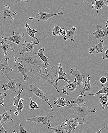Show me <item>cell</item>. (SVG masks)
<instances>
[{
  "label": "cell",
  "mask_w": 108,
  "mask_h": 133,
  "mask_svg": "<svg viewBox=\"0 0 108 133\" xmlns=\"http://www.w3.org/2000/svg\"><path fill=\"white\" fill-rule=\"evenodd\" d=\"M27 71L32 73L37 76L43 84L47 83L53 87L57 92H60L55 82V80L56 79V77L57 75V71L54 69L51 65L46 66H44L36 70H32Z\"/></svg>",
  "instance_id": "1"
},
{
  "label": "cell",
  "mask_w": 108,
  "mask_h": 133,
  "mask_svg": "<svg viewBox=\"0 0 108 133\" xmlns=\"http://www.w3.org/2000/svg\"><path fill=\"white\" fill-rule=\"evenodd\" d=\"M38 56H30L28 55H24L20 57L14 56L13 57L18 59L21 62L26 69V70H36L45 65L44 62L38 58Z\"/></svg>",
  "instance_id": "2"
},
{
  "label": "cell",
  "mask_w": 108,
  "mask_h": 133,
  "mask_svg": "<svg viewBox=\"0 0 108 133\" xmlns=\"http://www.w3.org/2000/svg\"><path fill=\"white\" fill-rule=\"evenodd\" d=\"M68 107L73 110V111L75 112L80 117L82 118L83 121H85V119L88 114L90 112L94 113L97 112V110L94 108H89L85 105L76 106L71 104Z\"/></svg>",
  "instance_id": "3"
},
{
  "label": "cell",
  "mask_w": 108,
  "mask_h": 133,
  "mask_svg": "<svg viewBox=\"0 0 108 133\" xmlns=\"http://www.w3.org/2000/svg\"><path fill=\"white\" fill-rule=\"evenodd\" d=\"M28 85L30 89V91L32 92L37 97L45 101L46 103L50 107L51 110L52 112H54V110H53V108L51 105L49 100L47 98V97L45 96V94L44 93V92L34 85H32L30 84Z\"/></svg>",
  "instance_id": "4"
},
{
  "label": "cell",
  "mask_w": 108,
  "mask_h": 133,
  "mask_svg": "<svg viewBox=\"0 0 108 133\" xmlns=\"http://www.w3.org/2000/svg\"><path fill=\"white\" fill-rule=\"evenodd\" d=\"M85 124V122L80 123L78 118L73 117L69 120L66 119L64 122L67 133H71L72 130H74L79 125Z\"/></svg>",
  "instance_id": "5"
},
{
  "label": "cell",
  "mask_w": 108,
  "mask_h": 133,
  "mask_svg": "<svg viewBox=\"0 0 108 133\" xmlns=\"http://www.w3.org/2000/svg\"><path fill=\"white\" fill-rule=\"evenodd\" d=\"M54 115L52 116H34L32 118H29L26 120V122L31 121L34 124L38 123L44 124L48 127H51V122L49 119L54 117Z\"/></svg>",
  "instance_id": "6"
},
{
  "label": "cell",
  "mask_w": 108,
  "mask_h": 133,
  "mask_svg": "<svg viewBox=\"0 0 108 133\" xmlns=\"http://www.w3.org/2000/svg\"><path fill=\"white\" fill-rule=\"evenodd\" d=\"M59 14H61L62 16H64L63 11H61L60 12L56 14H50L45 12H40L35 17H29L28 19L32 21L33 19H36L38 21H44L46 22L51 17Z\"/></svg>",
  "instance_id": "7"
},
{
  "label": "cell",
  "mask_w": 108,
  "mask_h": 133,
  "mask_svg": "<svg viewBox=\"0 0 108 133\" xmlns=\"http://www.w3.org/2000/svg\"><path fill=\"white\" fill-rule=\"evenodd\" d=\"M0 14L4 19L8 18L13 21V16L16 15L17 12L10 9L9 6L5 5L3 8L0 9Z\"/></svg>",
  "instance_id": "8"
},
{
  "label": "cell",
  "mask_w": 108,
  "mask_h": 133,
  "mask_svg": "<svg viewBox=\"0 0 108 133\" xmlns=\"http://www.w3.org/2000/svg\"><path fill=\"white\" fill-rule=\"evenodd\" d=\"M74 78L75 79L73 82H70L64 86L61 87L59 86V87H62V91L63 94L69 95L72 92L76 91L77 87V85H79V84L78 83H76V79L75 78Z\"/></svg>",
  "instance_id": "9"
},
{
  "label": "cell",
  "mask_w": 108,
  "mask_h": 133,
  "mask_svg": "<svg viewBox=\"0 0 108 133\" xmlns=\"http://www.w3.org/2000/svg\"><path fill=\"white\" fill-rule=\"evenodd\" d=\"M10 58L7 57L3 63H0V74H3L6 76L7 78L9 80L8 74L10 72H12L13 69L10 68L8 65V62Z\"/></svg>",
  "instance_id": "10"
},
{
  "label": "cell",
  "mask_w": 108,
  "mask_h": 133,
  "mask_svg": "<svg viewBox=\"0 0 108 133\" xmlns=\"http://www.w3.org/2000/svg\"><path fill=\"white\" fill-rule=\"evenodd\" d=\"M12 35L9 37H5L2 36L1 38L4 39L5 41H9L12 42L17 45H19L21 41V38L24 36L25 34L16 33L13 31Z\"/></svg>",
  "instance_id": "11"
},
{
  "label": "cell",
  "mask_w": 108,
  "mask_h": 133,
  "mask_svg": "<svg viewBox=\"0 0 108 133\" xmlns=\"http://www.w3.org/2000/svg\"><path fill=\"white\" fill-rule=\"evenodd\" d=\"M39 44H40L39 41L37 42H33V41H32L31 43H29V42H27V41L25 40L22 44L23 48L20 52V55L24 54L25 53L27 52H33L35 45Z\"/></svg>",
  "instance_id": "12"
},
{
  "label": "cell",
  "mask_w": 108,
  "mask_h": 133,
  "mask_svg": "<svg viewBox=\"0 0 108 133\" xmlns=\"http://www.w3.org/2000/svg\"><path fill=\"white\" fill-rule=\"evenodd\" d=\"M12 108L9 112H7L5 110H0V122L3 124H6L9 122H14V121L11 117Z\"/></svg>",
  "instance_id": "13"
},
{
  "label": "cell",
  "mask_w": 108,
  "mask_h": 133,
  "mask_svg": "<svg viewBox=\"0 0 108 133\" xmlns=\"http://www.w3.org/2000/svg\"><path fill=\"white\" fill-rule=\"evenodd\" d=\"M17 85V83L15 82V80L11 78L9 79L8 83L4 84L2 86V88L4 90H9L17 94L18 89Z\"/></svg>",
  "instance_id": "14"
},
{
  "label": "cell",
  "mask_w": 108,
  "mask_h": 133,
  "mask_svg": "<svg viewBox=\"0 0 108 133\" xmlns=\"http://www.w3.org/2000/svg\"><path fill=\"white\" fill-rule=\"evenodd\" d=\"M96 28L97 29L96 31L92 33L96 39H100L108 36V30H104L102 25H97Z\"/></svg>",
  "instance_id": "15"
},
{
  "label": "cell",
  "mask_w": 108,
  "mask_h": 133,
  "mask_svg": "<svg viewBox=\"0 0 108 133\" xmlns=\"http://www.w3.org/2000/svg\"><path fill=\"white\" fill-rule=\"evenodd\" d=\"M104 43V41L103 40H100L97 44L90 48L89 50V53L90 54H97L102 53L103 50L104 49L103 46Z\"/></svg>",
  "instance_id": "16"
},
{
  "label": "cell",
  "mask_w": 108,
  "mask_h": 133,
  "mask_svg": "<svg viewBox=\"0 0 108 133\" xmlns=\"http://www.w3.org/2000/svg\"><path fill=\"white\" fill-rule=\"evenodd\" d=\"M14 62L15 63V66L16 68V71L17 72L20 73L22 74L24 77V81H27L28 79V76L27 74V70L25 68L24 66L21 63L19 62L17 59H15Z\"/></svg>",
  "instance_id": "17"
},
{
  "label": "cell",
  "mask_w": 108,
  "mask_h": 133,
  "mask_svg": "<svg viewBox=\"0 0 108 133\" xmlns=\"http://www.w3.org/2000/svg\"><path fill=\"white\" fill-rule=\"evenodd\" d=\"M70 73L71 75L74 76V78L76 79L77 81H78L79 85H84V84L83 83V80L85 78V76L82 75L79 70L75 68H72L71 69Z\"/></svg>",
  "instance_id": "18"
},
{
  "label": "cell",
  "mask_w": 108,
  "mask_h": 133,
  "mask_svg": "<svg viewBox=\"0 0 108 133\" xmlns=\"http://www.w3.org/2000/svg\"><path fill=\"white\" fill-rule=\"evenodd\" d=\"M104 4L108 6L107 0H94V4L92 7V9L96 10L97 13L98 14L99 11L103 8Z\"/></svg>",
  "instance_id": "19"
},
{
  "label": "cell",
  "mask_w": 108,
  "mask_h": 133,
  "mask_svg": "<svg viewBox=\"0 0 108 133\" xmlns=\"http://www.w3.org/2000/svg\"><path fill=\"white\" fill-rule=\"evenodd\" d=\"M57 66H58V68H59V72L58 73V77L55 81V84H56V85L57 86V82H58V81L60 80H64L67 82V84H69V83L71 82V81L67 80L66 78H64V76L66 75V73L63 72V66L62 64L61 63H59L57 64Z\"/></svg>",
  "instance_id": "20"
},
{
  "label": "cell",
  "mask_w": 108,
  "mask_h": 133,
  "mask_svg": "<svg viewBox=\"0 0 108 133\" xmlns=\"http://www.w3.org/2000/svg\"><path fill=\"white\" fill-rule=\"evenodd\" d=\"M5 41H6L5 42L1 41L0 42L1 45L0 46V48L4 52V57L6 56L9 52L14 51V49L13 47L12 44L5 43Z\"/></svg>",
  "instance_id": "21"
},
{
  "label": "cell",
  "mask_w": 108,
  "mask_h": 133,
  "mask_svg": "<svg viewBox=\"0 0 108 133\" xmlns=\"http://www.w3.org/2000/svg\"><path fill=\"white\" fill-rule=\"evenodd\" d=\"M45 51V49L44 48H41L39 49L37 53L33 52L34 54L38 55L39 56L41 60L44 62L45 64V66H46L48 65H51L49 64V62H48V59L49 57L46 56L44 54V52Z\"/></svg>",
  "instance_id": "22"
},
{
  "label": "cell",
  "mask_w": 108,
  "mask_h": 133,
  "mask_svg": "<svg viewBox=\"0 0 108 133\" xmlns=\"http://www.w3.org/2000/svg\"><path fill=\"white\" fill-rule=\"evenodd\" d=\"M54 105H56L57 107H64L65 106L68 107L71 104V101L66 100L63 97H60L57 99L54 102Z\"/></svg>",
  "instance_id": "23"
},
{
  "label": "cell",
  "mask_w": 108,
  "mask_h": 133,
  "mask_svg": "<svg viewBox=\"0 0 108 133\" xmlns=\"http://www.w3.org/2000/svg\"><path fill=\"white\" fill-rule=\"evenodd\" d=\"M90 78H91V77L89 75L88 76L87 81H85V78H84V80L85 81V84L84 85L83 89L81 92L80 95L83 96L85 92H89L92 93V89H91V85L90 82Z\"/></svg>",
  "instance_id": "24"
},
{
  "label": "cell",
  "mask_w": 108,
  "mask_h": 133,
  "mask_svg": "<svg viewBox=\"0 0 108 133\" xmlns=\"http://www.w3.org/2000/svg\"><path fill=\"white\" fill-rule=\"evenodd\" d=\"M48 129L53 130L54 131V133H67L64 122H63L62 124H59L58 125L54 127H48Z\"/></svg>",
  "instance_id": "25"
},
{
  "label": "cell",
  "mask_w": 108,
  "mask_h": 133,
  "mask_svg": "<svg viewBox=\"0 0 108 133\" xmlns=\"http://www.w3.org/2000/svg\"><path fill=\"white\" fill-rule=\"evenodd\" d=\"M76 30V28L74 27H72L71 29L69 30H66V34L64 37L63 39L65 41L69 40L72 42L75 41L74 39V35L75 31Z\"/></svg>",
  "instance_id": "26"
},
{
  "label": "cell",
  "mask_w": 108,
  "mask_h": 133,
  "mask_svg": "<svg viewBox=\"0 0 108 133\" xmlns=\"http://www.w3.org/2000/svg\"><path fill=\"white\" fill-rule=\"evenodd\" d=\"M25 28L27 30V33L26 34H28L29 36H30V37H32L35 41L36 40V41H38V42L39 41L38 39L35 36V34L37 32V30L35 29H31L28 23H27L25 24Z\"/></svg>",
  "instance_id": "27"
},
{
  "label": "cell",
  "mask_w": 108,
  "mask_h": 133,
  "mask_svg": "<svg viewBox=\"0 0 108 133\" xmlns=\"http://www.w3.org/2000/svg\"><path fill=\"white\" fill-rule=\"evenodd\" d=\"M21 84V83H19V84H18V89L19 94H18V95L17 96H16V97H15L13 98V105L12 107H13L14 106H18L19 102H20V100L21 94V93L22 92L23 90H24V88L23 87H22L21 90H20V87Z\"/></svg>",
  "instance_id": "28"
},
{
  "label": "cell",
  "mask_w": 108,
  "mask_h": 133,
  "mask_svg": "<svg viewBox=\"0 0 108 133\" xmlns=\"http://www.w3.org/2000/svg\"><path fill=\"white\" fill-rule=\"evenodd\" d=\"M100 102L102 105V109L104 110L108 106V93L104 96H100Z\"/></svg>",
  "instance_id": "29"
},
{
  "label": "cell",
  "mask_w": 108,
  "mask_h": 133,
  "mask_svg": "<svg viewBox=\"0 0 108 133\" xmlns=\"http://www.w3.org/2000/svg\"><path fill=\"white\" fill-rule=\"evenodd\" d=\"M71 102V104H76L78 106L83 105H85V99L83 97V96L80 95L76 99L72 100Z\"/></svg>",
  "instance_id": "30"
},
{
  "label": "cell",
  "mask_w": 108,
  "mask_h": 133,
  "mask_svg": "<svg viewBox=\"0 0 108 133\" xmlns=\"http://www.w3.org/2000/svg\"><path fill=\"white\" fill-rule=\"evenodd\" d=\"M107 93H108V87L105 86L104 85V84H102V88L97 92L94 94H87L86 95H84L83 96L86 97V96H88V95L96 96V95H98V94H107Z\"/></svg>",
  "instance_id": "31"
},
{
  "label": "cell",
  "mask_w": 108,
  "mask_h": 133,
  "mask_svg": "<svg viewBox=\"0 0 108 133\" xmlns=\"http://www.w3.org/2000/svg\"><path fill=\"white\" fill-rule=\"evenodd\" d=\"M24 99L23 98H21L18 104V106H17V109L16 110H15V112H14V114L16 116H18L19 113L21 112H22V110L24 108V105L22 102L24 101Z\"/></svg>",
  "instance_id": "32"
},
{
  "label": "cell",
  "mask_w": 108,
  "mask_h": 133,
  "mask_svg": "<svg viewBox=\"0 0 108 133\" xmlns=\"http://www.w3.org/2000/svg\"><path fill=\"white\" fill-rule=\"evenodd\" d=\"M61 27L58 25H55L54 28L52 29V37H55L61 35L60 33V30L61 29Z\"/></svg>",
  "instance_id": "33"
},
{
  "label": "cell",
  "mask_w": 108,
  "mask_h": 133,
  "mask_svg": "<svg viewBox=\"0 0 108 133\" xmlns=\"http://www.w3.org/2000/svg\"><path fill=\"white\" fill-rule=\"evenodd\" d=\"M29 99L30 101L29 108L31 110H34L36 109H39V107L38 105V103H36L35 102L33 101L31 99V97L30 96H29Z\"/></svg>",
  "instance_id": "34"
},
{
  "label": "cell",
  "mask_w": 108,
  "mask_h": 133,
  "mask_svg": "<svg viewBox=\"0 0 108 133\" xmlns=\"http://www.w3.org/2000/svg\"><path fill=\"white\" fill-rule=\"evenodd\" d=\"M6 96H7V94L6 93H2L0 92V105H1L2 106H4V98Z\"/></svg>",
  "instance_id": "35"
},
{
  "label": "cell",
  "mask_w": 108,
  "mask_h": 133,
  "mask_svg": "<svg viewBox=\"0 0 108 133\" xmlns=\"http://www.w3.org/2000/svg\"><path fill=\"white\" fill-rule=\"evenodd\" d=\"M99 81L102 84H104L107 82V78L105 76H103L100 78Z\"/></svg>",
  "instance_id": "36"
},
{
  "label": "cell",
  "mask_w": 108,
  "mask_h": 133,
  "mask_svg": "<svg viewBox=\"0 0 108 133\" xmlns=\"http://www.w3.org/2000/svg\"><path fill=\"white\" fill-rule=\"evenodd\" d=\"M0 133H7L5 128L2 126V123L0 122Z\"/></svg>",
  "instance_id": "37"
},
{
  "label": "cell",
  "mask_w": 108,
  "mask_h": 133,
  "mask_svg": "<svg viewBox=\"0 0 108 133\" xmlns=\"http://www.w3.org/2000/svg\"><path fill=\"white\" fill-rule=\"evenodd\" d=\"M20 133H27V131L22 126V125L20 124Z\"/></svg>",
  "instance_id": "38"
},
{
  "label": "cell",
  "mask_w": 108,
  "mask_h": 133,
  "mask_svg": "<svg viewBox=\"0 0 108 133\" xmlns=\"http://www.w3.org/2000/svg\"><path fill=\"white\" fill-rule=\"evenodd\" d=\"M60 33L61 35H62L64 37L66 34V30H65L64 28L61 27V29L60 30Z\"/></svg>",
  "instance_id": "39"
},
{
  "label": "cell",
  "mask_w": 108,
  "mask_h": 133,
  "mask_svg": "<svg viewBox=\"0 0 108 133\" xmlns=\"http://www.w3.org/2000/svg\"><path fill=\"white\" fill-rule=\"evenodd\" d=\"M102 59L104 60H106L108 59V48L106 50L105 52L104 56H102Z\"/></svg>",
  "instance_id": "40"
},
{
  "label": "cell",
  "mask_w": 108,
  "mask_h": 133,
  "mask_svg": "<svg viewBox=\"0 0 108 133\" xmlns=\"http://www.w3.org/2000/svg\"><path fill=\"white\" fill-rule=\"evenodd\" d=\"M84 2V3H89L93 5L94 4V0H81Z\"/></svg>",
  "instance_id": "41"
},
{
  "label": "cell",
  "mask_w": 108,
  "mask_h": 133,
  "mask_svg": "<svg viewBox=\"0 0 108 133\" xmlns=\"http://www.w3.org/2000/svg\"><path fill=\"white\" fill-rule=\"evenodd\" d=\"M107 127V126H105L103 127H102V129H100V130H99L98 132H97L95 133H100L103 130L106 129Z\"/></svg>",
  "instance_id": "42"
},
{
  "label": "cell",
  "mask_w": 108,
  "mask_h": 133,
  "mask_svg": "<svg viewBox=\"0 0 108 133\" xmlns=\"http://www.w3.org/2000/svg\"><path fill=\"white\" fill-rule=\"evenodd\" d=\"M18 1H24V2H28V0H18Z\"/></svg>",
  "instance_id": "43"
},
{
  "label": "cell",
  "mask_w": 108,
  "mask_h": 133,
  "mask_svg": "<svg viewBox=\"0 0 108 133\" xmlns=\"http://www.w3.org/2000/svg\"><path fill=\"white\" fill-rule=\"evenodd\" d=\"M105 26L107 28V30H108V20L107 21V22L105 23Z\"/></svg>",
  "instance_id": "44"
},
{
  "label": "cell",
  "mask_w": 108,
  "mask_h": 133,
  "mask_svg": "<svg viewBox=\"0 0 108 133\" xmlns=\"http://www.w3.org/2000/svg\"><path fill=\"white\" fill-rule=\"evenodd\" d=\"M12 133H17V132L16 130V129H14V130H13Z\"/></svg>",
  "instance_id": "45"
},
{
  "label": "cell",
  "mask_w": 108,
  "mask_h": 133,
  "mask_svg": "<svg viewBox=\"0 0 108 133\" xmlns=\"http://www.w3.org/2000/svg\"><path fill=\"white\" fill-rule=\"evenodd\" d=\"M0 63H1V61H0Z\"/></svg>",
  "instance_id": "46"
},
{
  "label": "cell",
  "mask_w": 108,
  "mask_h": 133,
  "mask_svg": "<svg viewBox=\"0 0 108 133\" xmlns=\"http://www.w3.org/2000/svg\"></svg>",
  "instance_id": "47"
}]
</instances>
